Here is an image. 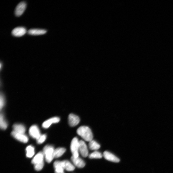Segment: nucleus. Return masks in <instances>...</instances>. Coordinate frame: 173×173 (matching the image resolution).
Here are the masks:
<instances>
[{"instance_id": "9", "label": "nucleus", "mask_w": 173, "mask_h": 173, "mask_svg": "<svg viewBox=\"0 0 173 173\" xmlns=\"http://www.w3.org/2000/svg\"><path fill=\"white\" fill-rule=\"evenodd\" d=\"M68 123L71 127H74L77 125L80 122L79 117L74 114H70L68 118Z\"/></svg>"}, {"instance_id": "22", "label": "nucleus", "mask_w": 173, "mask_h": 173, "mask_svg": "<svg viewBox=\"0 0 173 173\" xmlns=\"http://www.w3.org/2000/svg\"><path fill=\"white\" fill-rule=\"evenodd\" d=\"M103 156V155L98 151H95L90 154L89 157L90 159H100Z\"/></svg>"}, {"instance_id": "4", "label": "nucleus", "mask_w": 173, "mask_h": 173, "mask_svg": "<svg viewBox=\"0 0 173 173\" xmlns=\"http://www.w3.org/2000/svg\"><path fill=\"white\" fill-rule=\"evenodd\" d=\"M79 141L76 137L72 139L70 149L72 156L74 157H79Z\"/></svg>"}, {"instance_id": "20", "label": "nucleus", "mask_w": 173, "mask_h": 173, "mask_svg": "<svg viewBox=\"0 0 173 173\" xmlns=\"http://www.w3.org/2000/svg\"><path fill=\"white\" fill-rule=\"evenodd\" d=\"M26 157L28 158H31L35 154L34 148V147L30 145L28 146L26 148Z\"/></svg>"}, {"instance_id": "7", "label": "nucleus", "mask_w": 173, "mask_h": 173, "mask_svg": "<svg viewBox=\"0 0 173 173\" xmlns=\"http://www.w3.org/2000/svg\"><path fill=\"white\" fill-rule=\"evenodd\" d=\"M29 133L33 138L37 139L41 135L40 131L37 126H31L29 130Z\"/></svg>"}, {"instance_id": "5", "label": "nucleus", "mask_w": 173, "mask_h": 173, "mask_svg": "<svg viewBox=\"0 0 173 173\" xmlns=\"http://www.w3.org/2000/svg\"><path fill=\"white\" fill-rule=\"evenodd\" d=\"M79 152L84 157H88L89 155L87 146L85 142L82 140L79 141Z\"/></svg>"}, {"instance_id": "14", "label": "nucleus", "mask_w": 173, "mask_h": 173, "mask_svg": "<svg viewBox=\"0 0 173 173\" xmlns=\"http://www.w3.org/2000/svg\"><path fill=\"white\" fill-rule=\"evenodd\" d=\"M54 167L55 169V173H64V169L62 161H56L54 163Z\"/></svg>"}, {"instance_id": "6", "label": "nucleus", "mask_w": 173, "mask_h": 173, "mask_svg": "<svg viewBox=\"0 0 173 173\" xmlns=\"http://www.w3.org/2000/svg\"><path fill=\"white\" fill-rule=\"evenodd\" d=\"M11 134L14 138L21 142L26 143L28 141V137L23 133H17L13 131Z\"/></svg>"}, {"instance_id": "11", "label": "nucleus", "mask_w": 173, "mask_h": 173, "mask_svg": "<svg viewBox=\"0 0 173 173\" xmlns=\"http://www.w3.org/2000/svg\"><path fill=\"white\" fill-rule=\"evenodd\" d=\"M26 29L24 27H17L14 29L12 32V34L15 37H21L26 33Z\"/></svg>"}, {"instance_id": "19", "label": "nucleus", "mask_w": 173, "mask_h": 173, "mask_svg": "<svg viewBox=\"0 0 173 173\" xmlns=\"http://www.w3.org/2000/svg\"><path fill=\"white\" fill-rule=\"evenodd\" d=\"M89 146L90 149L95 151L98 150L100 147L99 144L95 140H93L89 142Z\"/></svg>"}, {"instance_id": "1", "label": "nucleus", "mask_w": 173, "mask_h": 173, "mask_svg": "<svg viewBox=\"0 0 173 173\" xmlns=\"http://www.w3.org/2000/svg\"><path fill=\"white\" fill-rule=\"evenodd\" d=\"M77 134L86 142H89L93 140V134L91 129L86 126H82L77 130Z\"/></svg>"}, {"instance_id": "3", "label": "nucleus", "mask_w": 173, "mask_h": 173, "mask_svg": "<svg viewBox=\"0 0 173 173\" xmlns=\"http://www.w3.org/2000/svg\"><path fill=\"white\" fill-rule=\"evenodd\" d=\"M55 149L54 147L50 145H46L43 148L44 154L46 161L48 163H50L53 160L54 157Z\"/></svg>"}, {"instance_id": "10", "label": "nucleus", "mask_w": 173, "mask_h": 173, "mask_svg": "<svg viewBox=\"0 0 173 173\" xmlns=\"http://www.w3.org/2000/svg\"><path fill=\"white\" fill-rule=\"evenodd\" d=\"M103 156L106 160L114 163H118L120 161L119 159L109 151H104Z\"/></svg>"}, {"instance_id": "12", "label": "nucleus", "mask_w": 173, "mask_h": 173, "mask_svg": "<svg viewBox=\"0 0 173 173\" xmlns=\"http://www.w3.org/2000/svg\"><path fill=\"white\" fill-rule=\"evenodd\" d=\"M71 159L75 166L78 168H83L85 166V163L84 161L79 157H74L72 156Z\"/></svg>"}, {"instance_id": "23", "label": "nucleus", "mask_w": 173, "mask_h": 173, "mask_svg": "<svg viewBox=\"0 0 173 173\" xmlns=\"http://www.w3.org/2000/svg\"><path fill=\"white\" fill-rule=\"evenodd\" d=\"M46 138V134L41 135L37 139V142L38 144H41L44 142Z\"/></svg>"}, {"instance_id": "2", "label": "nucleus", "mask_w": 173, "mask_h": 173, "mask_svg": "<svg viewBox=\"0 0 173 173\" xmlns=\"http://www.w3.org/2000/svg\"><path fill=\"white\" fill-rule=\"evenodd\" d=\"M44 155L41 152L38 153L34 157L31 161V163L34 165L35 170L40 171L42 170L44 166Z\"/></svg>"}, {"instance_id": "8", "label": "nucleus", "mask_w": 173, "mask_h": 173, "mask_svg": "<svg viewBox=\"0 0 173 173\" xmlns=\"http://www.w3.org/2000/svg\"><path fill=\"white\" fill-rule=\"evenodd\" d=\"M26 3L23 1L20 2L18 4L15 9V14L16 16L19 17L23 14L26 8Z\"/></svg>"}, {"instance_id": "16", "label": "nucleus", "mask_w": 173, "mask_h": 173, "mask_svg": "<svg viewBox=\"0 0 173 173\" xmlns=\"http://www.w3.org/2000/svg\"><path fill=\"white\" fill-rule=\"evenodd\" d=\"M62 162L64 170L69 172L73 171L74 170L75 166L70 161L64 160Z\"/></svg>"}, {"instance_id": "24", "label": "nucleus", "mask_w": 173, "mask_h": 173, "mask_svg": "<svg viewBox=\"0 0 173 173\" xmlns=\"http://www.w3.org/2000/svg\"><path fill=\"white\" fill-rule=\"evenodd\" d=\"M5 103V99L3 96L1 94V97H0V109L1 110L4 106Z\"/></svg>"}, {"instance_id": "15", "label": "nucleus", "mask_w": 173, "mask_h": 173, "mask_svg": "<svg viewBox=\"0 0 173 173\" xmlns=\"http://www.w3.org/2000/svg\"><path fill=\"white\" fill-rule=\"evenodd\" d=\"M46 32V30L42 29H32L29 30L28 33L30 35H39L44 34Z\"/></svg>"}, {"instance_id": "21", "label": "nucleus", "mask_w": 173, "mask_h": 173, "mask_svg": "<svg viewBox=\"0 0 173 173\" xmlns=\"http://www.w3.org/2000/svg\"><path fill=\"white\" fill-rule=\"evenodd\" d=\"M8 124L5 120L3 115L1 114L0 115V127L1 128L4 130L6 129L8 127Z\"/></svg>"}, {"instance_id": "13", "label": "nucleus", "mask_w": 173, "mask_h": 173, "mask_svg": "<svg viewBox=\"0 0 173 173\" xmlns=\"http://www.w3.org/2000/svg\"><path fill=\"white\" fill-rule=\"evenodd\" d=\"M60 121V119L58 117H54L49 119L45 121L42 124L43 128L47 129L53 124L58 123Z\"/></svg>"}, {"instance_id": "17", "label": "nucleus", "mask_w": 173, "mask_h": 173, "mask_svg": "<svg viewBox=\"0 0 173 173\" xmlns=\"http://www.w3.org/2000/svg\"><path fill=\"white\" fill-rule=\"evenodd\" d=\"M13 131L16 132L24 134L26 128L24 126L21 124H16L13 125Z\"/></svg>"}, {"instance_id": "25", "label": "nucleus", "mask_w": 173, "mask_h": 173, "mask_svg": "<svg viewBox=\"0 0 173 173\" xmlns=\"http://www.w3.org/2000/svg\"><path fill=\"white\" fill-rule=\"evenodd\" d=\"M1 65H2V64L1 63Z\"/></svg>"}, {"instance_id": "18", "label": "nucleus", "mask_w": 173, "mask_h": 173, "mask_svg": "<svg viewBox=\"0 0 173 173\" xmlns=\"http://www.w3.org/2000/svg\"><path fill=\"white\" fill-rule=\"evenodd\" d=\"M66 149L64 147H59L55 150L54 153V158H57L62 156L66 151Z\"/></svg>"}]
</instances>
